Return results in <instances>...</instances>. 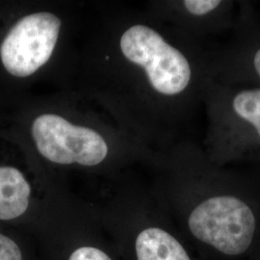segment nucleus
<instances>
[{
    "label": "nucleus",
    "instance_id": "nucleus-4",
    "mask_svg": "<svg viewBox=\"0 0 260 260\" xmlns=\"http://www.w3.org/2000/svg\"><path fill=\"white\" fill-rule=\"evenodd\" d=\"M32 136L39 152L59 165L95 166L108 154L107 144L100 133L72 124L55 114L37 117L32 124Z\"/></svg>",
    "mask_w": 260,
    "mask_h": 260
},
{
    "label": "nucleus",
    "instance_id": "nucleus-3",
    "mask_svg": "<svg viewBox=\"0 0 260 260\" xmlns=\"http://www.w3.org/2000/svg\"><path fill=\"white\" fill-rule=\"evenodd\" d=\"M120 47L123 56L144 71L150 89L160 96L195 93L204 98L205 87L213 78L209 48L201 54L188 55L149 25L128 28L121 36Z\"/></svg>",
    "mask_w": 260,
    "mask_h": 260
},
{
    "label": "nucleus",
    "instance_id": "nucleus-5",
    "mask_svg": "<svg viewBox=\"0 0 260 260\" xmlns=\"http://www.w3.org/2000/svg\"><path fill=\"white\" fill-rule=\"evenodd\" d=\"M61 20L48 12L19 19L0 46L5 70L17 77H27L46 65L55 48Z\"/></svg>",
    "mask_w": 260,
    "mask_h": 260
},
{
    "label": "nucleus",
    "instance_id": "nucleus-1",
    "mask_svg": "<svg viewBox=\"0 0 260 260\" xmlns=\"http://www.w3.org/2000/svg\"><path fill=\"white\" fill-rule=\"evenodd\" d=\"M181 235L205 260H247L260 246V170L218 165L196 149L184 179Z\"/></svg>",
    "mask_w": 260,
    "mask_h": 260
},
{
    "label": "nucleus",
    "instance_id": "nucleus-8",
    "mask_svg": "<svg viewBox=\"0 0 260 260\" xmlns=\"http://www.w3.org/2000/svg\"><path fill=\"white\" fill-rule=\"evenodd\" d=\"M0 260H29L26 247L19 236L1 229Z\"/></svg>",
    "mask_w": 260,
    "mask_h": 260
},
{
    "label": "nucleus",
    "instance_id": "nucleus-10",
    "mask_svg": "<svg viewBox=\"0 0 260 260\" xmlns=\"http://www.w3.org/2000/svg\"><path fill=\"white\" fill-rule=\"evenodd\" d=\"M247 260H260V246L252 252V254Z\"/></svg>",
    "mask_w": 260,
    "mask_h": 260
},
{
    "label": "nucleus",
    "instance_id": "nucleus-2",
    "mask_svg": "<svg viewBox=\"0 0 260 260\" xmlns=\"http://www.w3.org/2000/svg\"><path fill=\"white\" fill-rule=\"evenodd\" d=\"M206 156L218 165H260V87L211 78L205 87Z\"/></svg>",
    "mask_w": 260,
    "mask_h": 260
},
{
    "label": "nucleus",
    "instance_id": "nucleus-7",
    "mask_svg": "<svg viewBox=\"0 0 260 260\" xmlns=\"http://www.w3.org/2000/svg\"><path fill=\"white\" fill-rule=\"evenodd\" d=\"M31 186L19 169L0 167V222H15L27 213Z\"/></svg>",
    "mask_w": 260,
    "mask_h": 260
},
{
    "label": "nucleus",
    "instance_id": "nucleus-9",
    "mask_svg": "<svg viewBox=\"0 0 260 260\" xmlns=\"http://www.w3.org/2000/svg\"><path fill=\"white\" fill-rule=\"evenodd\" d=\"M68 260H113L102 249L92 245H82L73 250Z\"/></svg>",
    "mask_w": 260,
    "mask_h": 260
},
{
    "label": "nucleus",
    "instance_id": "nucleus-6",
    "mask_svg": "<svg viewBox=\"0 0 260 260\" xmlns=\"http://www.w3.org/2000/svg\"><path fill=\"white\" fill-rule=\"evenodd\" d=\"M134 260H205L181 234L160 223L142 225L134 235Z\"/></svg>",
    "mask_w": 260,
    "mask_h": 260
}]
</instances>
